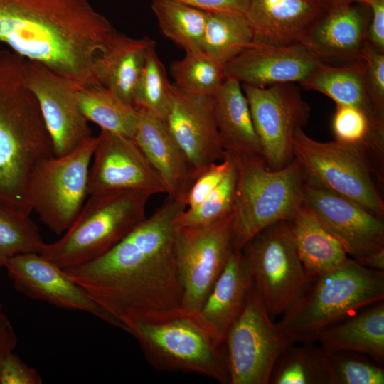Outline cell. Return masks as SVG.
<instances>
[{
    "mask_svg": "<svg viewBox=\"0 0 384 384\" xmlns=\"http://www.w3.org/2000/svg\"><path fill=\"white\" fill-rule=\"evenodd\" d=\"M186 208L182 201L167 196L110 251L64 271L124 325L139 313L180 306L183 289L176 262V222Z\"/></svg>",
    "mask_w": 384,
    "mask_h": 384,
    "instance_id": "cell-1",
    "label": "cell"
},
{
    "mask_svg": "<svg viewBox=\"0 0 384 384\" xmlns=\"http://www.w3.org/2000/svg\"><path fill=\"white\" fill-rule=\"evenodd\" d=\"M115 31L88 0H0V44L79 87L100 85L94 65Z\"/></svg>",
    "mask_w": 384,
    "mask_h": 384,
    "instance_id": "cell-2",
    "label": "cell"
},
{
    "mask_svg": "<svg viewBox=\"0 0 384 384\" xmlns=\"http://www.w3.org/2000/svg\"><path fill=\"white\" fill-rule=\"evenodd\" d=\"M24 63L15 52L0 50V201L31 213L29 180L54 151L38 102L25 82Z\"/></svg>",
    "mask_w": 384,
    "mask_h": 384,
    "instance_id": "cell-3",
    "label": "cell"
},
{
    "mask_svg": "<svg viewBox=\"0 0 384 384\" xmlns=\"http://www.w3.org/2000/svg\"><path fill=\"white\" fill-rule=\"evenodd\" d=\"M124 325L156 370L196 373L230 384L225 337L201 311L181 306L144 311Z\"/></svg>",
    "mask_w": 384,
    "mask_h": 384,
    "instance_id": "cell-4",
    "label": "cell"
},
{
    "mask_svg": "<svg viewBox=\"0 0 384 384\" xmlns=\"http://www.w3.org/2000/svg\"><path fill=\"white\" fill-rule=\"evenodd\" d=\"M383 299L384 271L348 257L336 268L315 277L277 324L294 343H316L321 331Z\"/></svg>",
    "mask_w": 384,
    "mask_h": 384,
    "instance_id": "cell-5",
    "label": "cell"
},
{
    "mask_svg": "<svg viewBox=\"0 0 384 384\" xmlns=\"http://www.w3.org/2000/svg\"><path fill=\"white\" fill-rule=\"evenodd\" d=\"M88 196L63 236L44 243L39 253L63 270L85 264L112 249L146 218L151 195L125 191Z\"/></svg>",
    "mask_w": 384,
    "mask_h": 384,
    "instance_id": "cell-6",
    "label": "cell"
},
{
    "mask_svg": "<svg viewBox=\"0 0 384 384\" xmlns=\"http://www.w3.org/2000/svg\"><path fill=\"white\" fill-rule=\"evenodd\" d=\"M233 159L238 178L233 244L235 250H240L265 228L294 217L302 205L305 182L295 159L278 170L268 169L262 159Z\"/></svg>",
    "mask_w": 384,
    "mask_h": 384,
    "instance_id": "cell-7",
    "label": "cell"
},
{
    "mask_svg": "<svg viewBox=\"0 0 384 384\" xmlns=\"http://www.w3.org/2000/svg\"><path fill=\"white\" fill-rule=\"evenodd\" d=\"M292 147L305 183L350 198L383 218L384 172L366 156L336 140H314L303 129L295 133Z\"/></svg>",
    "mask_w": 384,
    "mask_h": 384,
    "instance_id": "cell-8",
    "label": "cell"
},
{
    "mask_svg": "<svg viewBox=\"0 0 384 384\" xmlns=\"http://www.w3.org/2000/svg\"><path fill=\"white\" fill-rule=\"evenodd\" d=\"M240 250L273 320L298 302L315 277L308 274L298 256L287 221L265 228Z\"/></svg>",
    "mask_w": 384,
    "mask_h": 384,
    "instance_id": "cell-9",
    "label": "cell"
},
{
    "mask_svg": "<svg viewBox=\"0 0 384 384\" xmlns=\"http://www.w3.org/2000/svg\"><path fill=\"white\" fill-rule=\"evenodd\" d=\"M97 143L91 137L72 151L42 161L29 180L26 201L57 235L73 223L88 196L90 163Z\"/></svg>",
    "mask_w": 384,
    "mask_h": 384,
    "instance_id": "cell-10",
    "label": "cell"
},
{
    "mask_svg": "<svg viewBox=\"0 0 384 384\" xmlns=\"http://www.w3.org/2000/svg\"><path fill=\"white\" fill-rule=\"evenodd\" d=\"M225 342L230 384H269L278 358L294 343L270 316L255 285Z\"/></svg>",
    "mask_w": 384,
    "mask_h": 384,
    "instance_id": "cell-11",
    "label": "cell"
},
{
    "mask_svg": "<svg viewBox=\"0 0 384 384\" xmlns=\"http://www.w3.org/2000/svg\"><path fill=\"white\" fill-rule=\"evenodd\" d=\"M267 167L278 170L294 159L295 133L305 127L311 108L293 82L256 87L242 84Z\"/></svg>",
    "mask_w": 384,
    "mask_h": 384,
    "instance_id": "cell-12",
    "label": "cell"
},
{
    "mask_svg": "<svg viewBox=\"0 0 384 384\" xmlns=\"http://www.w3.org/2000/svg\"><path fill=\"white\" fill-rule=\"evenodd\" d=\"M234 250L233 213L206 226H178L176 262L183 289L180 306L201 311Z\"/></svg>",
    "mask_w": 384,
    "mask_h": 384,
    "instance_id": "cell-13",
    "label": "cell"
},
{
    "mask_svg": "<svg viewBox=\"0 0 384 384\" xmlns=\"http://www.w3.org/2000/svg\"><path fill=\"white\" fill-rule=\"evenodd\" d=\"M24 80L35 95L52 139L54 156H63L92 137L79 107V86L46 65L25 59Z\"/></svg>",
    "mask_w": 384,
    "mask_h": 384,
    "instance_id": "cell-14",
    "label": "cell"
},
{
    "mask_svg": "<svg viewBox=\"0 0 384 384\" xmlns=\"http://www.w3.org/2000/svg\"><path fill=\"white\" fill-rule=\"evenodd\" d=\"M302 204L357 262L384 249V223L354 201L304 183Z\"/></svg>",
    "mask_w": 384,
    "mask_h": 384,
    "instance_id": "cell-15",
    "label": "cell"
},
{
    "mask_svg": "<svg viewBox=\"0 0 384 384\" xmlns=\"http://www.w3.org/2000/svg\"><path fill=\"white\" fill-rule=\"evenodd\" d=\"M92 159L88 196L125 191L165 193L160 177L132 138L101 129Z\"/></svg>",
    "mask_w": 384,
    "mask_h": 384,
    "instance_id": "cell-16",
    "label": "cell"
},
{
    "mask_svg": "<svg viewBox=\"0 0 384 384\" xmlns=\"http://www.w3.org/2000/svg\"><path fill=\"white\" fill-rule=\"evenodd\" d=\"M7 275L16 291L56 307L84 311L114 327H126L103 309L78 284L50 260L37 252L16 255L5 264Z\"/></svg>",
    "mask_w": 384,
    "mask_h": 384,
    "instance_id": "cell-17",
    "label": "cell"
},
{
    "mask_svg": "<svg viewBox=\"0 0 384 384\" xmlns=\"http://www.w3.org/2000/svg\"><path fill=\"white\" fill-rule=\"evenodd\" d=\"M173 87L172 105L164 122L187 157L196 178L208 166L225 157L213 97L188 95Z\"/></svg>",
    "mask_w": 384,
    "mask_h": 384,
    "instance_id": "cell-18",
    "label": "cell"
},
{
    "mask_svg": "<svg viewBox=\"0 0 384 384\" xmlns=\"http://www.w3.org/2000/svg\"><path fill=\"white\" fill-rule=\"evenodd\" d=\"M321 60L302 43H253L224 65L226 78L256 87L304 80Z\"/></svg>",
    "mask_w": 384,
    "mask_h": 384,
    "instance_id": "cell-19",
    "label": "cell"
},
{
    "mask_svg": "<svg viewBox=\"0 0 384 384\" xmlns=\"http://www.w3.org/2000/svg\"><path fill=\"white\" fill-rule=\"evenodd\" d=\"M370 10L366 3H353L326 11L301 43L328 64L362 59L368 41Z\"/></svg>",
    "mask_w": 384,
    "mask_h": 384,
    "instance_id": "cell-20",
    "label": "cell"
},
{
    "mask_svg": "<svg viewBox=\"0 0 384 384\" xmlns=\"http://www.w3.org/2000/svg\"><path fill=\"white\" fill-rule=\"evenodd\" d=\"M326 12L319 0H248L245 16L253 43L285 46L301 43Z\"/></svg>",
    "mask_w": 384,
    "mask_h": 384,
    "instance_id": "cell-21",
    "label": "cell"
},
{
    "mask_svg": "<svg viewBox=\"0 0 384 384\" xmlns=\"http://www.w3.org/2000/svg\"><path fill=\"white\" fill-rule=\"evenodd\" d=\"M132 139L160 177L165 193L184 202L193 171L165 122L139 112Z\"/></svg>",
    "mask_w": 384,
    "mask_h": 384,
    "instance_id": "cell-22",
    "label": "cell"
},
{
    "mask_svg": "<svg viewBox=\"0 0 384 384\" xmlns=\"http://www.w3.org/2000/svg\"><path fill=\"white\" fill-rule=\"evenodd\" d=\"M213 102L216 125L225 154L235 159H264L248 101L240 82L226 78L213 97Z\"/></svg>",
    "mask_w": 384,
    "mask_h": 384,
    "instance_id": "cell-23",
    "label": "cell"
},
{
    "mask_svg": "<svg viewBox=\"0 0 384 384\" xmlns=\"http://www.w3.org/2000/svg\"><path fill=\"white\" fill-rule=\"evenodd\" d=\"M154 44L149 36L135 38L115 31L95 61L94 73L97 82L132 105L135 86L148 50Z\"/></svg>",
    "mask_w": 384,
    "mask_h": 384,
    "instance_id": "cell-24",
    "label": "cell"
},
{
    "mask_svg": "<svg viewBox=\"0 0 384 384\" xmlns=\"http://www.w3.org/2000/svg\"><path fill=\"white\" fill-rule=\"evenodd\" d=\"M253 286L242 252L234 250L200 311L225 338L242 312Z\"/></svg>",
    "mask_w": 384,
    "mask_h": 384,
    "instance_id": "cell-25",
    "label": "cell"
},
{
    "mask_svg": "<svg viewBox=\"0 0 384 384\" xmlns=\"http://www.w3.org/2000/svg\"><path fill=\"white\" fill-rule=\"evenodd\" d=\"M316 341L327 353L345 351L361 353L383 364V301L321 331Z\"/></svg>",
    "mask_w": 384,
    "mask_h": 384,
    "instance_id": "cell-26",
    "label": "cell"
},
{
    "mask_svg": "<svg viewBox=\"0 0 384 384\" xmlns=\"http://www.w3.org/2000/svg\"><path fill=\"white\" fill-rule=\"evenodd\" d=\"M299 85L328 96L336 104L355 107L376 117L369 95L367 65L363 58L341 65L320 61Z\"/></svg>",
    "mask_w": 384,
    "mask_h": 384,
    "instance_id": "cell-27",
    "label": "cell"
},
{
    "mask_svg": "<svg viewBox=\"0 0 384 384\" xmlns=\"http://www.w3.org/2000/svg\"><path fill=\"white\" fill-rule=\"evenodd\" d=\"M287 223L298 256L309 275L316 277L331 271L348 259L341 244L303 204Z\"/></svg>",
    "mask_w": 384,
    "mask_h": 384,
    "instance_id": "cell-28",
    "label": "cell"
},
{
    "mask_svg": "<svg viewBox=\"0 0 384 384\" xmlns=\"http://www.w3.org/2000/svg\"><path fill=\"white\" fill-rule=\"evenodd\" d=\"M336 105L334 140L356 149L384 172V121L355 107Z\"/></svg>",
    "mask_w": 384,
    "mask_h": 384,
    "instance_id": "cell-29",
    "label": "cell"
},
{
    "mask_svg": "<svg viewBox=\"0 0 384 384\" xmlns=\"http://www.w3.org/2000/svg\"><path fill=\"white\" fill-rule=\"evenodd\" d=\"M77 98L81 112L88 122L101 129L132 138L139 112L112 90L100 85L79 87Z\"/></svg>",
    "mask_w": 384,
    "mask_h": 384,
    "instance_id": "cell-30",
    "label": "cell"
},
{
    "mask_svg": "<svg viewBox=\"0 0 384 384\" xmlns=\"http://www.w3.org/2000/svg\"><path fill=\"white\" fill-rule=\"evenodd\" d=\"M328 356L315 343H294L278 358L269 384H329Z\"/></svg>",
    "mask_w": 384,
    "mask_h": 384,
    "instance_id": "cell-31",
    "label": "cell"
},
{
    "mask_svg": "<svg viewBox=\"0 0 384 384\" xmlns=\"http://www.w3.org/2000/svg\"><path fill=\"white\" fill-rule=\"evenodd\" d=\"M161 33L186 51L202 49L208 12L176 0H152Z\"/></svg>",
    "mask_w": 384,
    "mask_h": 384,
    "instance_id": "cell-32",
    "label": "cell"
},
{
    "mask_svg": "<svg viewBox=\"0 0 384 384\" xmlns=\"http://www.w3.org/2000/svg\"><path fill=\"white\" fill-rule=\"evenodd\" d=\"M253 44V33L245 15L208 13L202 50L225 65Z\"/></svg>",
    "mask_w": 384,
    "mask_h": 384,
    "instance_id": "cell-33",
    "label": "cell"
},
{
    "mask_svg": "<svg viewBox=\"0 0 384 384\" xmlns=\"http://www.w3.org/2000/svg\"><path fill=\"white\" fill-rule=\"evenodd\" d=\"M173 85L182 92L213 97L225 80L224 65L202 49L186 51L170 65Z\"/></svg>",
    "mask_w": 384,
    "mask_h": 384,
    "instance_id": "cell-34",
    "label": "cell"
},
{
    "mask_svg": "<svg viewBox=\"0 0 384 384\" xmlns=\"http://www.w3.org/2000/svg\"><path fill=\"white\" fill-rule=\"evenodd\" d=\"M173 91V85L154 44L148 50L135 86L132 105L140 113L165 121L172 105Z\"/></svg>",
    "mask_w": 384,
    "mask_h": 384,
    "instance_id": "cell-35",
    "label": "cell"
},
{
    "mask_svg": "<svg viewBox=\"0 0 384 384\" xmlns=\"http://www.w3.org/2000/svg\"><path fill=\"white\" fill-rule=\"evenodd\" d=\"M30 214L0 201V267L16 255L41 252L45 242Z\"/></svg>",
    "mask_w": 384,
    "mask_h": 384,
    "instance_id": "cell-36",
    "label": "cell"
},
{
    "mask_svg": "<svg viewBox=\"0 0 384 384\" xmlns=\"http://www.w3.org/2000/svg\"><path fill=\"white\" fill-rule=\"evenodd\" d=\"M237 169L234 166L221 183L197 206L186 210L178 216L177 225L183 228L210 225L233 212L237 186Z\"/></svg>",
    "mask_w": 384,
    "mask_h": 384,
    "instance_id": "cell-37",
    "label": "cell"
},
{
    "mask_svg": "<svg viewBox=\"0 0 384 384\" xmlns=\"http://www.w3.org/2000/svg\"><path fill=\"white\" fill-rule=\"evenodd\" d=\"M329 384H383L384 369L353 351L329 353Z\"/></svg>",
    "mask_w": 384,
    "mask_h": 384,
    "instance_id": "cell-38",
    "label": "cell"
},
{
    "mask_svg": "<svg viewBox=\"0 0 384 384\" xmlns=\"http://www.w3.org/2000/svg\"><path fill=\"white\" fill-rule=\"evenodd\" d=\"M234 164V159L225 154L224 159L210 165L200 173L186 196V208L199 205L221 183Z\"/></svg>",
    "mask_w": 384,
    "mask_h": 384,
    "instance_id": "cell-39",
    "label": "cell"
},
{
    "mask_svg": "<svg viewBox=\"0 0 384 384\" xmlns=\"http://www.w3.org/2000/svg\"><path fill=\"white\" fill-rule=\"evenodd\" d=\"M362 58L367 65L369 95L376 117L384 120V53L366 43Z\"/></svg>",
    "mask_w": 384,
    "mask_h": 384,
    "instance_id": "cell-40",
    "label": "cell"
},
{
    "mask_svg": "<svg viewBox=\"0 0 384 384\" xmlns=\"http://www.w3.org/2000/svg\"><path fill=\"white\" fill-rule=\"evenodd\" d=\"M38 372L11 352L5 358L1 372L0 384H41Z\"/></svg>",
    "mask_w": 384,
    "mask_h": 384,
    "instance_id": "cell-41",
    "label": "cell"
},
{
    "mask_svg": "<svg viewBox=\"0 0 384 384\" xmlns=\"http://www.w3.org/2000/svg\"><path fill=\"white\" fill-rule=\"evenodd\" d=\"M370 10L367 39L375 49L384 53V0H366Z\"/></svg>",
    "mask_w": 384,
    "mask_h": 384,
    "instance_id": "cell-42",
    "label": "cell"
},
{
    "mask_svg": "<svg viewBox=\"0 0 384 384\" xmlns=\"http://www.w3.org/2000/svg\"><path fill=\"white\" fill-rule=\"evenodd\" d=\"M208 13H232L245 15L248 0H176Z\"/></svg>",
    "mask_w": 384,
    "mask_h": 384,
    "instance_id": "cell-43",
    "label": "cell"
},
{
    "mask_svg": "<svg viewBox=\"0 0 384 384\" xmlns=\"http://www.w3.org/2000/svg\"><path fill=\"white\" fill-rule=\"evenodd\" d=\"M17 345V337L9 320L0 324V372L6 356Z\"/></svg>",
    "mask_w": 384,
    "mask_h": 384,
    "instance_id": "cell-44",
    "label": "cell"
},
{
    "mask_svg": "<svg viewBox=\"0 0 384 384\" xmlns=\"http://www.w3.org/2000/svg\"><path fill=\"white\" fill-rule=\"evenodd\" d=\"M358 263L370 269L384 271V249L366 256Z\"/></svg>",
    "mask_w": 384,
    "mask_h": 384,
    "instance_id": "cell-45",
    "label": "cell"
},
{
    "mask_svg": "<svg viewBox=\"0 0 384 384\" xmlns=\"http://www.w3.org/2000/svg\"><path fill=\"white\" fill-rule=\"evenodd\" d=\"M326 11L353 3H364L366 0H319Z\"/></svg>",
    "mask_w": 384,
    "mask_h": 384,
    "instance_id": "cell-46",
    "label": "cell"
},
{
    "mask_svg": "<svg viewBox=\"0 0 384 384\" xmlns=\"http://www.w3.org/2000/svg\"><path fill=\"white\" fill-rule=\"evenodd\" d=\"M2 309H3V305L0 302V324L9 320L6 316L4 314Z\"/></svg>",
    "mask_w": 384,
    "mask_h": 384,
    "instance_id": "cell-47",
    "label": "cell"
}]
</instances>
